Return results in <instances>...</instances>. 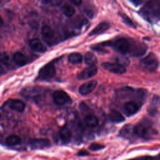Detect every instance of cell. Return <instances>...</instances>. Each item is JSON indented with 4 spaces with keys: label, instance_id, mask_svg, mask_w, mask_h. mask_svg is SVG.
<instances>
[{
    "label": "cell",
    "instance_id": "6da1fadb",
    "mask_svg": "<svg viewBox=\"0 0 160 160\" xmlns=\"http://www.w3.org/2000/svg\"><path fill=\"white\" fill-rule=\"evenodd\" d=\"M159 2L158 0L148 1L140 10V14L149 22H155L159 18Z\"/></svg>",
    "mask_w": 160,
    "mask_h": 160
},
{
    "label": "cell",
    "instance_id": "7a4b0ae2",
    "mask_svg": "<svg viewBox=\"0 0 160 160\" xmlns=\"http://www.w3.org/2000/svg\"><path fill=\"white\" fill-rule=\"evenodd\" d=\"M134 131L136 136L144 139H150L151 137L156 133V131L151 127V126L145 121L139 122L134 126Z\"/></svg>",
    "mask_w": 160,
    "mask_h": 160
},
{
    "label": "cell",
    "instance_id": "3957f363",
    "mask_svg": "<svg viewBox=\"0 0 160 160\" xmlns=\"http://www.w3.org/2000/svg\"><path fill=\"white\" fill-rule=\"evenodd\" d=\"M139 65L143 69L149 72H154L158 68V59L156 54L151 52L141 60Z\"/></svg>",
    "mask_w": 160,
    "mask_h": 160
},
{
    "label": "cell",
    "instance_id": "277c9868",
    "mask_svg": "<svg viewBox=\"0 0 160 160\" xmlns=\"http://www.w3.org/2000/svg\"><path fill=\"white\" fill-rule=\"evenodd\" d=\"M109 46H111L114 50L119 53L126 54L129 51L131 43L125 38H120L114 42H109Z\"/></svg>",
    "mask_w": 160,
    "mask_h": 160
},
{
    "label": "cell",
    "instance_id": "5b68a950",
    "mask_svg": "<svg viewBox=\"0 0 160 160\" xmlns=\"http://www.w3.org/2000/svg\"><path fill=\"white\" fill-rule=\"evenodd\" d=\"M56 73L54 66L52 63H49L44 66L39 71L37 79L48 80L54 77Z\"/></svg>",
    "mask_w": 160,
    "mask_h": 160
},
{
    "label": "cell",
    "instance_id": "8992f818",
    "mask_svg": "<svg viewBox=\"0 0 160 160\" xmlns=\"http://www.w3.org/2000/svg\"><path fill=\"white\" fill-rule=\"evenodd\" d=\"M41 34L44 41L49 46H52L56 43L54 32L49 26L45 25L42 28Z\"/></svg>",
    "mask_w": 160,
    "mask_h": 160
},
{
    "label": "cell",
    "instance_id": "52a82bcc",
    "mask_svg": "<svg viewBox=\"0 0 160 160\" xmlns=\"http://www.w3.org/2000/svg\"><path fill=\"white\" fill-rule=\"evenodd\" d=\"M101 66L105 70L118 74H122L126 72V70L124 66L117 62H106L101 64Z\"/></svg>",
    "mask_w": 160,
    "mask_h": 160
},
{
    "label": "cell",
    "instance_id": "ba28073f",
    "mask_svg": "<svg viewBox=\"0 0 160 160\" xmlns=\"http://www.w3.org/2000/svg\"><path fill=\"white\" fill-rule=\"evenodd\" d=\"M52 99L54 102L59 106H62L71 102V98L69 95L66 92L61 90L54 92L52 94Z\"/></svg>",
    "mask_w": 160,
    "mask_h": 160
},
{
    "label": "cell",
    "instance_id": "9c48e42d",
    "mask_svg": "<svg viewBox=\"0 0 160 160\" xmlns=\"http://www.w3.org/2000/svg\"><path fill=\"white\" fill-rule=\"evenodd\" d=\"M29 145L32 149H41L49 148L51 142L46 138L31 139L29 141Z\"/></svg>",
    "mask_w": 160,
    "mask_h": 160
},
{
    "label": "cell",
    "instance_id": "30bf717a",
    "mask_svg": "<svg viewBox=\"0 0 160 160\" xmlns=\"http://www.w3.org/2000/svg\"><path fill=\"white\" fill-rule=\"evenodd\" d=\"M97 72L98 68L96 65L89 66L78 75V79L79 80H86L94 76Z\"/></svg>",
    "mask_w": 160,
    "mask_h": 160
},
{
    "label": "cell",
    "instance_id": "8fae6325",
    "mask_svg": "<svg viewBox=\"0 0 160 160\" xmlns=\"http://www.w3.org/2000/svg\"><path fill=\"white\" fill-rule=\"evenodd\" d=\"M97 84L98 82L95 80L86 82L79 87V92L82 96H86L94 91Z\"/></svg>",
    "mask_w": 160,
    "mask_h": 160
},
{
    "label": "cell",
    "instance_id": "7c38bea8",
    "mask_svg": "<svg viewBox=\"0 0 160 160\" xmlns=\"http://www.w3.org/2000/svg\"><path fill=\"white\" fill-rule=\"evenodd\" d=\"M140 108L141 105L137 102L128 101L124 105V112L128 116H130L136 114Z\"/></svg>",
    "mask_w": 160,
    "mask_h": 160
},
{
    "label": "cell",
    "instance_id": "4fadbf2b",
    "mask_svg": "<svg viewBox=\"0 0 160 160\" xmlns=\"http://www.w3.org/2000/svg\"><path fill=\"white\" fill-rule=\"evenodd\" d=\"M119 135L126 139H131L134 136H136L134 131V126L131 124H126L119 131Z\"/></svg>",
    "mask_w": 160,
    "mask_h": 160
},
{
    "label": "cell",
    "instance_id": "5bb4252c",
    "mask_svg": "<svg viewBox=\"0 0 160 160\" xmlns=\"http://www.w3.org/2000/svg\"><path fill=\"white\" fill-rule=\"evenodd\" d=\"M29 47L32 50L38 52H44L46 51V48L41 41L38 38H34L29 41Z\"/></svg>",
    "mask_w": 160,
    "mask_h": 160
},
{
    "label": "cell",
    "instance_id": "9a60e30c",
    "mask_svg": "<svg viewBox=\"0 0 160 160\" xmlns=\"http://www.w3.org/2000/svg\"><path fill=\"white\" fill-rule=\"evenodd\" d=\"M9 106L11 109L19 112H21L24 110L26 105L25 103L21 100L11 99L9 101Z\"/></svg>",
    "mask_w": 160,
    "mask_h": 160
},
{
    "label": "cell",
    "instance_id": "2e32d148",
    "mask_svg": "<svg viewBox=\"0 0 160 160\" xmlns=\"http://www.w3.org/2000/svg\"><path fill=\"white\" fill-rule=\"evenodd\" d=\"M71 132L66 126H63L59 131V137L64 144H68L71 140Z\"/></svg>",
    "mask_w": 160,
    "mask_h": 160
},
{
    "label": "cell",
    "instance_id": "e0dca14e",
    "mask_svg": "<svg viewBox=\"0 0 160 160\" xmlns=\"http://www.w3.org/2000/svg\"><path fill=\"white\" fill-rule=\"evenodd\" d=\"M110 27V24L107 22H102L98 24L89 34V36L101 34L107 31Z\"/></svg>",
    "mask_w": 160,
    "mask_h": 160
},
{
    "label": "cell",
    "instance_id": "ac0fdd59",
    "mask_svg": "<svg viewBox=\"0 0 160 160\" xmlns=\"http://www.w3.org/2000/svg\"><path fill=\"white\" fill-rule=\"evenodd\" d=\"M130 48H132V49H129V52H131V54L134 56H142L144 54L146 51V46L141 43L138 44H134L132 46H131Z\"/></svg>",
    "mask_w": 160,
    "mask_h": 160
},
{
    "label": "cell",
    "instance_id": "d6986e66",
    "mask_svg": "<svg viewBox=\"0 0 160 160\" xmlns=\"http://www.w3.org/2000/svg\"><path fill=\"white\" fill-rule=\"evenodd\" d=\"M13 61L18 66H24L28 62L26 56L20 52H16L13 55Z\"/></svg>",
    "mask_w": 160,
    "mask_h": 160
},
{
    "label": "cell",
    "instance_id": "ffe728a7",
    "mask_svg": "<svg viewBox=\"0 0 160 160\" xmlns=\"http://www.w3.org/2000/svg\"><path fill=\"white\" fill-rule=\"evenodd\" d=\"M109 117L111 121L115 123L122 122L125 119L123 115H122L121 113L116 110H112L109 113Z\"/></svg>",
    "mask_w": 160,
    "mask_h": 160
},
{
    "label": "cell",
    "instance_id": "44dd1931",
    "mask_svg": "<svg viewBox=\"0 0 160 160\" xmlns=\"http://www.w3.org/2000/svg\"><path fill=\"white\" fill-rule=\"evenodd\" d=\"M85 124L89 128H94L99 124V119L93 114H88L84 118Z\"/></svg>",
    "mask_w": 160,
    "mask_h": 160
},
{
    "label": "cell",
    "instance_id": "7402d4cb",
    "mask_svg": "<svg viewBox=\"0 0 160 160\" xmlns=\"http://www.w3.org/2000/svg\"><path fill=\"white\" fill-rule=\"evenodd\" d=\"M159 106V98L157 96H154L152 98L151 102L149 104L148 107V112L149 114L153 116L156 114L158 111V108Z\"/></svg>",
    "mask_w": 160,
    "mask_h": 160
},
{
    "label": "cell",
    "instance_id": "603a6c76",
    "mask_svg": "<svg viewBox=\"0 0 160 160\" xmlns=\"http://www.w3.org/2000/svg\"><path fill=\"white\" fill-rule=\"evenodd\" d=\"M84 62L87 65L89 66L95 65L98 62V59L96 56L92 52H88L84 56Z\"/></svg>",
    "mask_w": 160,
    "mask_h": 160
},
{
    "label": "cell",
    "instance_id": "cb8c5ba5",
    "mask_svg": "<svg viewBox=\"0 0 160 160\" xmlns=\"http://www.w3.org/2000/svg\"><path fill=\"white\" fill-rule=\"evenodd\" d=\"M22 142L21 138L17 135H11L6 139V142L9 146H16L20 144Z\"/></svg>",
    "mask_w": 160,
    "mask_h": 160
},
{
    "label": "cell",
    "instance_id": "d4e9b609",
    "mask_svg": "<svg viewBox=\"0 0 160 160\" xmlns=\"http://www.w3.org/2000/svg\"><path fill=\"white\" fill-rule=\"evenodd\" d=\"M82 59V55L79 52L71 53L68 57V61L72 64H78L81 62Z\"/></svg>",
    "mask_w": 160,
    "mask_h": 160
},
{
    "label": "cell",
    "instance_id": "484cf974",
    "mask_svg": "<svg viewBox=\"0 0 160 160\" xmlns=\"http://www.w3.org/2000/svg\"><path fill=\"white\" fill-rule=\"evenodd\" d=\"M62 13L67 17L70 18L75 14L74 8L70 4H64L61 8Z\"/></svg>",
    "mask_w": 160,
    "mask_h": 160
},
{
    "label": "cell",
    "instance_id": "4316f807",
    "mask_svg": "<svg viewBox=\"0 0 160 160\" xmlns=\"http://www.w3.org/2000/svg\"><path fill=\"white\" fill-rule=\"evenodd\" d=\"M114 61H115V62L121 64L123 66H128L129 64V59L123 56H118L114 57Z\"/></svg>",
    "mask_w": 160,
    "mask_h": 160
},
{
    "label": "cell",
    "instance_id": "83f0119b",
    "mask_svg": "<svg viewBox=\"0 0 160 160\" xmlns=\"http://www.w3.org/2000/svg\"><path fill=\"white\" fill-rule=\"evenodd\" d=\"M0 62L4 65H8L10 63V56L7 52H0Z\"/></svg>",
    "mask_w": 160,
    "mask_h": 160
},
{
    "label": "cell",
    "instance_id": "f1b7e54d",
    "mask_svg": "<svg viewBox=\"0 0 160 160\" xmlns=\"http://www.w3.org/2000/svg\"><path fill=\"white\" fill-rule=\"evenodd\" d=\"M119 15H120L121 18H122V21L126 25H128V26H130V27H133V28L135 27V25H134V22L132 21V20L128 16H126V14H122V13H119Z\"/></svg>",
    "mask_w": 160,
    "mask_h": 160
},
{
    "label": "cell",
    "instance_id": "f546056e",
    "mask_svg": "<svg viewBox=\"0 0 160 160\" xmlns=\"http://www.w3.org/2000/svg\"><path fill=\"white\" fill-rule=\"evenodd\" d=\"M104 148L105 146L104 145L96 142L91 144V145L89 146V149L91 151H99L104 149Z\"/></svg>",
    "mask_w": 160,
    "mask_h": 160
},
{
    "label": "cell",
    "instance_id": "4dcf8cb0",
    "mask_svg": "<svg viewBox=\"0 0 160 160\" xmlns=\"http://www.w3.org/2000/svg\"><path fill=\"white\" fill-rule=\"evenodd\" d=\"M91 48L93 50V51H97L98 52H100V53H105V52H107V51H106V49H103L102 47H101V45L100 46H98V45H94L92 46L91 47Z\"/></svg>",
    "mask_w": 160,
    "mask_h": 160
},
{
    "label": "cell",
    "instance_id": "1f68e13d",
    "mask_svg": "<svg viewBox=\"0 0 160 160\" xmlns=\"http://www.w3.org/2000/svg\"><path fill=\"white\" fill-rule=\"evenodd\" d=\"M129 1L136 6H139L141 5L144 1V0H129Z\"/></svg>",
    "mask_w": 160,
    "mask_h": 160
},
{
    "label": "cell",
    "instance_id": "d6a6232c",
    "mask_svg": "<svg viewBox=\"0 0 160 160\" xmlns=\"http://www.w3.org/2000/svg\"><path fill=\"white\" fill-rule=\"evenodd\" d=\"M76 155L78 156H86L89 155V153L88 151H86L81 150V151H79L77 153Z\"/></svg>",
    "mask_w": 160,
    "mask_h": 160
},
{
    "label": "cell",
    "instance_id": "836d02e7",
    "mask_svg": "<svg viewBox=\"0 0 160 160\" xmlns=\"http://www.w3.org/2000/svg\"><path fill=\"white\" fill-rule=\"evenodd\" d=\"M70 1L75 6H79L81 4L82 0H70Z\"/></svg>",
    "mask_w": 160,
    "mask_h": 160
},
{
    "label": "cell",
    "instance_id": "e575fe53",
    "mask_svg": "<svg viewBox=\"0 0 160 160\" xmlns=\"http://www.w3.org/2000/svg\"><path fill=\"white\" fill-rule=\"evenodd\" d=\"M2 24H3V21H2V18H1V16H0V27H1V26H2Z\"/></svg>",
    "mask_w": 160,
    "mask_h": 160
},
{
    "label": "cell",
    "instance_id": "d590c367",
    "mask_svg": "<svg viewBox=\"0 0 160 160\" xmlns=\"http://www.w3.org/2000/svg\"><path fill=\"white\" fill-rule=\"evenodd\" d=\"M0 118H1V113H0Z\"/></svg>",
    "mask_w": 160,
    "mask_h": 160
}]
</instances>
